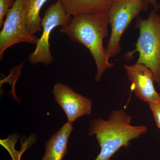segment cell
<instances>
[{"instance_id":"cell-1","label":"cell","mask_w":160,"mask_h":160,"mask_svg":"<svg viewBox=\"0 0 160 160\" xmlns=\"http://www.w3.org/2000/svg\"><path fill=\"white\" fill-rule=\"evenodd\" d=\"M109 24L107 12H97L73 17L68 25L60 29L72 41L82 44L89 49L96 65L95 80L98 82L103 73L113 66V63L109 62L103 46V40L109 34Z\"/></svg>"},{"instance_id":"cell-2","label":"cell","mask_w":160,"mask_h":160,"mask_svg":"<svg viewBox=\"0 0 160 160\" xmlns=\"http://www.w3.org/2000/svg\"><path fill=\"white\" fill-rule=\"evenodd\" d=\"M131 120V116L121 109L112 111L107 120L95 118L90 122L88 135H95L101 147L94 160H110L120 148H128L130 141L147 131L144 125L132 126Z\"/></svg>"},{"instance_id":"cell-3","label":"cell","mask_w":160,"mask_h":160,"mask_svg":"<svg viewBox=\"0 0 160 160\" xmlns=\"http://www.w3.org/2000/svg\"><path fill=\"white\" fill-rule=\"evenodd\" d=\"M135 27L139 29V36L134 50L127 52L124 57L129 60L139 52L136 63L149 68L154 75L155 82L160 87V15L153 9L147 19L138 18Z\"/></svg>"},{"instance_id":"cell-4","label":"cell","mask_w":160,"mask_h":160,"mask_svg":"<svg viewBox=\"0 0 160 160\" xmlns=\"http://www.w3.org/2000/svg\"><path fill=\"white\" fill-rule=\"evenodd\" d=\"M149 5L144 0H114L108 13L111 32L106 50L109 58L121 52L120 42L125 30L140 12Z\"/></svg>"},{"instance_id":"cell-5","label":"cell","mask_w":160,"mask_h":160,"mask_svg":"<svg viewBox=\"0 0 160 160\" xmlns=\"http://www.w3.org/2000/svg\"><path fill=\"white\" fill-rule=\"evenodd\" d=\"M72 19L71 16L65 11L60 0L49 6L42 19V33L36 44L34 52L29 56L28 60L29 62L32 65L41 62L46 65L52 62L53 58L50 52L49 41L50 34L57 26H67Z\"/></svg>"},{"instance_id":"cell-6","label":"cell","mask_w":160,"mask_h":160,"mask_svg":"<svg viewBox=\"0 0 160 160\" xmlns=\"http://www.w3.org/2000/svg\"><path fill=\"white\" fill-rule=\"evenodd\" d=\"M38 38L29 33L26 26L24 0H15L0 32V59L6 49L20 43L36 44Z\"/></svg>"},{"instance_id":"cell-7","label":"cell","mask_w":160,"mask_h":160,"mask_svg":"<svg viewBox=\"0 0 160 160\" xmlns=\"http://www.w3.org/2000/svg\"><path fill=\"white\" fill-rule=\"evenodd\" d=\"M52 93L56 102L66 113L67 122L72 124L79 118L91 114L92 100L77 93L69 86L56 83Z\"/></svg>"},{"instance_id":"cell-8","label":"cell","mask_w":160,"mask_h":160,"mask_svg":"<svg viewBox=\"0 0 160 160\" xmlns=\"http://www.w3.org/2000/svg\"><path fill=\"white\" fill-rule=\"evenodd\" d=\"M128 78L131 83V90L140 100L148 104H160V94L155 89L154 75L151 70L142 64L124 65Z\"/></svg>"},{"instance_id":"cell-9","label":"cell","mask_w":160,"mask_h":160,"mask_svg":"<svg viewBox=\"0 0 160 160\" xmlns=\"http://www.w3.org/2000/svg\"><path fill=\"white\" fill-rule=\"evenodd\" d=\"M73 130L71 124H64L46 142V151L41 160H63L68 151V141Z\"/></svg>"},{"instance_id":"cell-10","label":"cell","mask_w":160,"mask_h":160,"mask_svg":"<svg viewBox=\"0 0 160 160\" xmlns=\"http://www.w3.org/2000/svg\"><path fill=\"white\" fill-rule=\"evenodd\" d=\"M68 14L71 16L108 12L114 0H60Z\"/></svg>"},{"instance_id":"cell-11","label":"cell","mask_w":160,"mask_h":160,"mask_svg":"<svg viewBox=\"0 0 160 160\" xmlns=\"http://www.w3.org/2000/svg\"><path fill=\"white\" fill-rule=\"evenodd\" d=\"M48 0H24L26 26L29 33L34 35L42 31L40 11Z\"/></svg>"},{"instance_id":"cell-12","label":"cell","mask_w":160,"mask_h":160,"mask_svg":"<svg viewBox=\"0 0 160 160\" xmlns=\"http://www.w3.org/2000/svg\"><path fill=\"white\" fill-rule=\"evenodd\" d=\"M15 0H0V27H2L4 18L14 5Z\"/></svg>"},{"instance_id":"cell-13","label":"cell","mask_w":160,"mask_h":160,"mask_svg":"<svg viewBox=\"0 0 160 160\" xmlns=\"http://www.w3.org/2000/svg\"><path fill=\"white\" fill-rule=\"evenodd\" d=\"M149 105L153 115L155 122L160 129V104H149Z\"/></svg>"},{"instance_id":"cell-14","label":"cell","mask_w":160,"mask_h":160,"mask_svg":"<svg viewBox=\"0 0 160 160\" xmlns=\"http://www.w3.org/2000/svg\"><path fill=\"white\" fill-rule=\"evenodd\" d=\"M148 5L153 7V9L158 11L160 9V4L158 3V0H144Z\"/></svg>"},{"instance_id":"cell-15","label":"cell","mask_w":160,"mask_h":160,"mask_svg":"<svg viewBox=\"0 0 160 160\" xmlns=\"http://www.w3.org/2000/svg\"><path fill=\"white\" fill-rule=\"evenodd\" d=\"M15 160H21V158Z\"/></svg>"}]
</instances>
